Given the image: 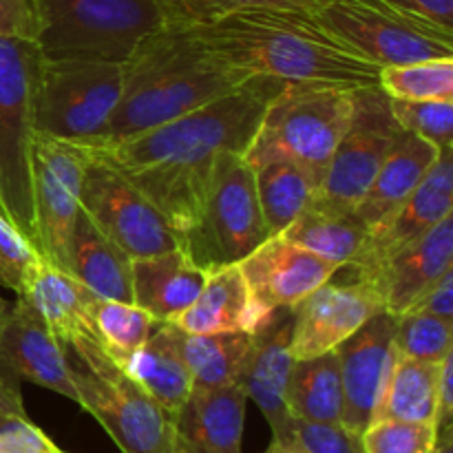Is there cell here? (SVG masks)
I'll return each mask as SVG.
<instances>
[{
  "instance_id": "6da1fadb",
  "label": "cell",
  "mask_w": 453,
  "mask_h": 453,
  "mask_svg": "<svg viewBox=\"0 0 453 453\" xmlns=\"http://www.w3.org/2000/svg\"><path fill=\"white\" fill-rule=\"evenodd\" d=\"M286 82L250 75L226 96L96 153L127 175L180 237L197 219L219 155H246L270 102Z\"/></svg>"
},
{
  "instance_id": "7a4b0ae2",
  "label": "cell",
  "mask_w": 453,
  "mask_h": 453,
  "mask_svg": "<svg viewBox=\"0 0 453 453\" xmlns=\"http://www.w3.org/2000/svg\"><path fill=\"white\" fill-rule=\"evenodd\" d=\"M188 29L212 56L243 75L349 91L379 84V66L352 51L310 12L255 9Z\"/></svg>"
},
{
  "instance_id": "3957f363",
  "label": "cell",
  "mask_w": 453,
  "mask_h": 453,
  "mask_svg": "<svg viewBox=\"0 0 453 453\" xmlns=\"http://www.w3.org/2000/svg\"><path fill=\"white\" fill-rule=\"evenodd\" d=\"M248 78L212 56L188 27H159L124 60L122 96L102 144L171 122L242 87Z\"/></svg>"
},
{
  "instance_id": "277c9868",
  "label": "cell",
  "mask_w": 453,
  "mask_h": 453,
  "mask_svg": "<svg viewBox=\"0 0 453 453\" xmlns=\"http://www.w3.org/2000/svg\"><path fill=\"white\" fill-rule=\"evenodd\" d=\"M78 405L106 429L122 453H175L173 416L106 352L100 334L65 345Z\"/></svg>"
},
{
  "instance_id": "5b68a950",
  "label": "cell",
  "mask_w": 453,
  "mask_h": 453,
  "mask_svg": "<svg viewBox=\"0 0 453 453\" xmlns=\"http://www.w3.org/2000/svg\"><path fill=\"white\" fill-rule=\"evenodd\" d=\"M38 42L0 35V212L38 250L31 186V146L35 137Z\"/></svg>"
},
{
  "instance_id": "8992f818",
  "label": "cell",
  "mask_w": 453,
  "mask_h": 453,
  "mask_svg": "<svg viewBox=\"0 0 453 453\" xmlns=\"http://www.w3.org/2000/svg\"><path fill=\"white\" fill-rule=\"evenodd\" d=\"M38 42L49 60L124 62L164 27L159 0H38Z\"/></svg>"
},
{
  "instance_id": "52a82bcc",
  "label": "cell",
  "mask_w": 453,
  "mask_h": 453,
  "mask_svg": "<svg viewBox=\"0 0 453 453\" xmlns=\"http://www.w3.org/2000/svg\"><path fill=\"white\" fill-rule=\"evenodd\" d=\"M352 115V91L326 84H286L268 104L246 150V162L279 155L326 177L330 159Z\"/></svg>"
},
{
  "instance_id": "ba28073f",
  "label": "cell",
  "mask_w": 453,
  "mask_h": 453,
  "mask_svg": "<svg viewBox=\"0 0 453 453\" xmlns=\"http://www.w3.org/2000/svg\"><path fill=\"white\" fill-rule=\"evenodd\" d=\"M270 239L255 175L239 153H224L212 168L197 219L180 234V248L206 274L237 265Z\"/></svg>"
},
{
  "instance_id": "9c48e42d",
  "label": "cell",
  "mask_w": 453,
  "mask_h": 453,
  "mask_svg": "<svg viewBox=\"0 0 453 453\" xmlns=\"http://www.w3.org/2000/svg\"><path fill=\"white\" fill-rule=\"evenodd\" d=\"M124 87V62L40 60L35 133L96 149L109 135Z\"/></svg>"
},
{
  "instance_id": "30bf717a",
  "label": "cell",
  "mask_w": 453,
  "mask_h": 453,
  "mask_svg": "<svg viewBox=\"0 0 453 453\" xmlns=\"http://www.w3.org/2000/svg\"><path fill=\"white\" fill-rule=\"evenodd\" d=\"M314 16L379 69L423 60H453V31L405 16L380 0H332Z\"/></svg>"
},
{
  "instance_id": "8fae6325",
  "label": "cell",
  "mask_w": 453,
  "mask_h": 453,
  "mask_svg": "<svg viewBox=\"0 0 453 453\" xmlns=\"http://www.w3.org/2000/svg\"><path fill=\"white\" fill-rule=\"evenodd\" d=\"M403 133L380 84L352 88L349 124L332 155L312 206L339 215L352 212Z\"/></svg>"
},
{
  "instance_id": "7c38bea8",
  "label": "cell",
  "mask_w": 453,
  "mask_h": 453,
  "mask_svg": "<svg viewBox=\"0 0 453 453\" xmlns=\"http://www.w3.org/2000/svg\"><path fill=\"white\" fill-rule=\"evenodd\" d=\"M80 211L131 259L180 248V237L166 217L96 150L84 171Z\"/></svg>"
},
{
  "instance_id": "4fadbf2b",
  "label": "cell",
  "mask_w": 453,
  "mask_h": 453,
  "mask_svg": "<svg viewBox=\"0 0 453 453\" xmlns=\"http://www.w3.org/2000/svg\"><path fill=\"white\" fill-rule=\"evenodd\" d=\"M93 150L75 142L35 133L31 186L38 252L56 268H69V242L80 212V193Z\"/></svg>"
},
{
  "instance_id": "5bb4252c",
  "label": "cell",
  "mask_w": 453,
  "mask_h": 453,
  "mask_svg": "<svg viewBox=\"0 0 453 453\" xmlns=\"http://www.w3.org/2000/svg\"><path fill=\"white\" fill-rule=\"evenodd\" d=\"M453 215V155L441 150L418 188L367 233L357 259L348 265L352 279L370 281L383 264L418 242L434 226Z\"/></svg>"
},
{
  "instance_id": "9a60e30c",
  "label": "cell",
  "mask_w": 453,
  "mask_h": 453,
  "mask_svg": "<svg viewBox=\"0 0 453 453\" xmlns=\"http://www.w3.org/2000/svg\"><path fill=\"white\" fill-rule=\"evenodd\" d=\"M383 310V296L374 283L361 279L334 283L330 279L292 305V354L295 358H312L334 352L363 323Z\"/></svg>"
},
{
  "instance_id": "2e32d148",
  "label": "cell",
  "mask_w": 453,
  "mask_h": 453,
  "mask_svg": "<svg viewBox=\"0 0 453 453\" xmlns=\"http://www.w3.org/2000/svg\"><path fill=\"white\" fill-rule=\"evenodd\" d=\"M0 374L78 401L66 348L22 296L0 317Z\"/></svg>"
},
{
  "instance_id": "e0dca14e",
  "label": "cell",
  "mask_w": 453,
  "mask_h": 453,
  "mask_svg": "<svg viewBox=\"0 0 453 453\" xmlns=\"http://www.w3.org/2000/svg\"><path fill=\"white\" fill-rule=\"evenodd\" d=\"M396 317L379 312L334 349L343 385L341 423L363 434L376 418L380 396L392 370Z\"/></svg>"
},
{
  "instance_id": "ac0fdd59",
  "label": "cell",
  "mask_w": 453,
  "mask_h": 453,
  "mask_svg": "<svg viewBox=\"0 0 453 453\" xmlns=\"http://www.w3.org/2000/svg\"><path fill=\"white\" fill-rule=\"evenodd\" d=\"M292 308H277L265 314L250 332V343L237 376V385L248 401L257 403L264 411L273 438L279 436L292 418L286 398L288 380L296 361L292 354Z\"/></svg>"
},
{
  "instance_id": "d6986e66",
  "label": "cell",
  "mask_w": 453,
  "mask_h": 453,
  "mask_svg": "<svg viewBox=\"0 0 453 453\" xmlns=\"http://www.w3.org/2000/svg\"><path fill=\"white\" fill-rule=\"evenodd\" d=\"M239 268L252 301L264 314L292 308L339 273L332 261L288 242L281 234L265 239Z\"/></svg>"
},
{
  "instance_id": "ffe728a7",
  "label": "cell",
  "mask_w": 453,
  "mask_h": 453,
  "mask_svg": "<svg viewBox=\"0 0 453 453\" xmlns=\"http://www.w3.org/2000/svg\"><path fill=\"white\" fill-rule=\"evenodd\" d=\"M248 396L239 385L193 388L175 414V453H242Z\"/></svg>"
},
{
  "instance_id": "44dd1931",
  "label": "cell",
  "mask_w": 453,
  "mask_h": 453,
  "mask_svg": "<svg viewBox=\"0 0 453 453\" xmlns=\"http://www.w3.org/2000/svg\"><path fill=\"white\" fill-rule=\"evenodd\" d=\"M449 268H453V215L380 265L370 283L383 296L385 312L401 317Z\"/></svg>"
},
{
  "instance_id": "7402d4cb",
  "label": "cell",
  "mask_w": 453,
  "mask_h": 453,
  "mask_svg": "<svg viewBox=\"0 0 453 453\" xmlns=\"http://www.w3.org/2000/svg\"><path fill=\"white\" fill-rule=\"evenodd\" d=\"M208 274L181 248L131 261L133 303L155 321L173 323L193 305Z\"/></svg>"
},
{
  "instance_id": "603a6c76",
  "label": "cell",
  "mask_w": 453,
  "mask_h": 453,
  "mask_svg": "<svg viewBox=\"0 0 453 453\" xmlns=\"http://www.w3.org/2000/svg\"><path fill=\"white\" fill-rule=\"evenodd\" d=\"M265 314L252 301L242 268L226 265L208 274L202 292L175 319L186 334H221V332H252Z\"/></svg>"
},
{
  "instance_id": "cb8c5ba5",
  "label": "cell",
  "mask_w": 453,
  "mask_h": 453,
  "mask_svg": "<svg viewBox=\"0 0 453 453\" xmlns=\"http://www.w3.org/2000/svg\"><path fill=\"white\" fill-rule=\"evenodd\" d=\"M438 155H441V150L425 142L423 137L411 135L407 131L403 133L398 144L394 146L389 157L385 159L380 171L367 186L365 195L354 206V217L367 230L374 228L379 221L392 215L418 188V184L425 180Z\"/></svg>"
},
{
  "instance_id": "d4e9b609",
  "label": "cell",
  "mask_w": 453,
  "mask_h": 453,
  "mask_svg": "<svg viewBox=\"0 0 453 453\" xmlns=\"http://www.w3.org/2000/svg\"><path fill=\"white\" fill-rule=\"evenodd\" d=\"M18 296H22L42 317L62 345H69L78 336L97 332L91 317V303L96 295L88 292L78 279L51 265L42 257L31 268L25 290Z\"/></svg>"
},
{
  "instance_id": "484cf974",
  "label": "cell",
  "mask_w": 453,
  "mask_h": 453,
  "mask_svg": "<svg viewBox=\"0 0 453 453\" xmlns=\"http://www.w3.org/2000/svg\"><path fill=\"white\" fill-rule=\"evenodd\" d=\"M131 261L82 211L78 212L69 242L66 273L71 277L78 279L97 299L133 303Z\"/></svg>"
},
{
  "instance_id": "4316f807",
  "label": "cell",
  "mask_w": 453,
  "mask_h": 453,
  "mask_svg": "<svg viewBox=\"0 0 453 453\" xmlns=\"http://www.w3.org/2000/svg\"><path fill=\"white\" fill-rule=\"evenodd\" d=\"M119 365L173 418L193 392V376L180 352V327L175 323H157L149 341Z\"/></svg>"
},
{
  "instance_id": "83f0119b",
  "label": "cell",
  "mask_w": 453,
  "mask_h": 453,
  "mask_svg": "<svg viewBox=\"0 0 453 453\" xmlns=\"http://www.w3.org/2000/svg\"><path fill=\"white\" fill-rule=\"evenodd\" d=\"M257 197L270 237L281 234L317 199L319 181L296 162L279 155L252 159Z\"/></svg>"
},
{
  "instance_id": "f1b7e54d",
  "label": "cell",
  "mask_w": 453,
  "mask_h": 453,
  "mask_svg": "<svg viewBox=\"0 0 453 453\" xmlns=\"http://www.w3.org/2000/svg\"><path fill=\"white\" fill-rule=\"evenodd\" d=\"M441 361H420L396 352L374 420H411L436 425Z\"/></svg>"
},
{
  "instance_id": "f546056e",
  "label": "cell",
  "mask_w": 453,
  "mask_h": 453,
  "mask_svg": "<svg viewBox=\"0 0 453 453\" xmlns=\"http://www.w3.org/2000/svg\"><path fill=\"white\" fill-rule=\"evenodd\" d=\"M288 410L295 418L336 423L343 416V385H341L336 352L312 358H296L288 380Z\"/></svg>"
},
{
  "instance_id": "4dcf8cb0",
  "label": "cell",
  "mask_w": 453,
  "mask_h": 453,
  "mask_svg": "<svg viewBox=\"0 0 453 453\" xmlns=\"http://www.w3.org/2000/svg\"><path fill=\"white\" fill-rule=\"evenodd\" d=\"M367 233L370 230L354 217V212L339 215V212L308 206L283 230L281 237L343 270L357 259Z\"/></svg>"
},
{
  "instance_id": "1f68e13d",
  "label": "cell",
  "mask_w": 453,
  "mask_h": 453,
  "mask_svg": "<svg viewBox=\"0 0 453 453\" xmlns=\"http://www.w3.org/2000/svg\"><path fill=\"white\" fill-rule=\"evenodd\" d=\"M250 332L186 334L180 330V352L193 376V388L211 389L237 385Z\"/></svg>"
},
{
  "instance_id": "d6a6232c",
  "label": "cell",
  "mask_w": 453,
  "mask_h": 453,
  "mask_svg": "<svg viewBox=\"0 0 453 453\" xmlns=\"http://www.w3.org/2000/svg\"><path fill=\"white\" fill-rule=\"evenodd\" d=\"M91 317L106 352L118 363H124L131 354H135L159 323L135 303L97 299V296L91 303Z\"/></svg>"
},
{
  "instance_id": "836d02e7",
  "label": "cell",
  "mask_w": 453,
  "mask_h": 453,
  "mask_svg": "<svg viewBox=\"0 0 453 453\" xmlns=\"http://www.w3.org/2000/svg\"><path fill=\"white\" fill-rule=\"evenodd\" d=\"M379 84L394 100H453V60L380 66Z\"/></svg>"
},
{
  "instance_id": "e575fe53",
  "label": "cell",
  "mask_w": 453,
  "mask_h": 453,
  "mask_svg": "<svg viewBox=\"0 0 453 453\" xmlns=\"http://www.w3.org/2000/svg\"><path fill=\"white\" fill-rule=\"evenodd\" d=\"M332 0H159L164 25L193 27L255 9H295L317 13Z\"/></svg>"
},
{
  "instance_id": "d590c367",
  "label": "cell",
  "mask_w": 453,
  "mask_h": 453,
  "mask_svg": "<svg viewBox=\"0 0 453 453\" xmlns=\"http://www.w3.org/2000/svg\"><path fill=\"white\" fill-rule=\"evenodd\" d=\"M453 321L427 312H405L396 317L394 348L401 357L420 361H442L451 349Z\"/></svg>"
},
{
  "instance_id": "8d00e7d4",
  "label": "cell",
  "mask_w": 453,
  "mask_h": 453,
  "mask_svg": "<svg viewBox=\"0 0 453 453\" xmlns=\"http://www.w3.org/2000/svg\"><path fill=\"white\" fill-rule=\"evenodd\" d=\"M273 441L296 453H365L363 434L354 432L341 420L317 423L292 416L288 427Z\"/></svg>"
},
{
  "instance_id": "74e56055",
  "label": "cell",
  "mask_w": 453,
  "mask_h": 453,
  "mask_svg": "<svg viewBox=\"0 0 453 453\" xmlns=\"http://www.w3.org/2000/svg\"><path fill=\"white\" fill-rule=\"evenodd\" d=\"M392 111L403 131L423 137L438 150L451 149L453 100H394Z\"/></svg>"
},
{
  "instance_id": "f35d334b",
  "label": "cell",
  "mask_w": 453,
  "mask_h": 453,
  "mask_svg": "<svg viewBox=\"0 0 453 453\" xmlns=\"http://www.w3.org/2000/svg\"><path fill=\"white\" fill-rule=\"evenodd\" d=\"M438 429L432 423L374 420L363 432L365 453H432Z\"/></svg>"
},
{
  "instance_id": "ab89813d",
  "label": "cell",
  "mask_w": 453,
  "mask_h": 453,
  "mask_svg": "<svg viewBox=\"0 0 453 453\" xmlns=\"http://www.w3.org/2000/svg\"><path fill=\"white\" fill-rule=\"evenodd\" d=\"M38 261L40 252L34 243L0 212V283L18 296Z\"/></svg>"
},
{
  "instance_id": "60d3db41",
  "label": "cell",
  "mask_w": 453,
  "mask_h": 453,
  "mask_svg": "<svg viewBox=\"0 0 453 453\" xmlns=\"http://www.w3.org/2000/svg\"><path fill=\"white\" fill-rule=\"evenodd\" d=\"M51 438L35 427L27 414L0 420V453H56Z\"/></svg>"
},
{
  "instance_id": "b9f144b4",
  "label": "cell",
  "mask_w": 453,
  "mask_h": 453,
  "mask_svg": "<svg viewBox=\"0 0 453 453\" xmlns=\"http://www.w3.org/2000/svg\"><path fill=\"white\" fill-rule=\"evenodd\" d=\"M38 31V0H0V35L35 40Z\"/></svg>"
},
{
  "instance_id": "7bdbcfd3",
  "label": "cell",
  "mask_w": 453,
  "mask_h": 453,
  "mask_svg": "<svg viewBox=\"0 0 453 453\" xmlns=\"http://www.w3.org/2000/svg\"><path fill=\"white\" fill-rule=\"evenodd\" d=\"M380 3L405 16L453 31V0H380Z\"/></svg>"
},
{
  "instance_id": "ee69618b",
  "label": "cell",
  "mask_w": 453,
  "mask_h": 453,
  "mask_svg": "<svg viewBox=\"0 0 453 453\" xmlns=\"http://www.w3.org/2000/svg\"><path fill=\"white\" fill-rule=\"evenodd\" d=\"M407 312H427L453 321V268L438 277ZM405 314V312H403Z\"/></svg>"
},
{
  "instance_id": "f6af8a7d",
  "label": "cell",
  "mask_w": 453,
  "mask_h": 453,
  "mask_svg": "<svg viewBox=\"0 0 453 453\" xmlns=\"http://www.w3.org/2000/svg\"><path fill=\"white\" fill-rule=\"evenodd\" d=\"M453 420V352L441 361L438 372V410H436V429L449 427Z\"/></svg>"
},
{
  "instance_id": "bcb514c9",
  "label": "cell",
  "mask_w": 453,
  "mask_h": 453,
  "mask_svg": "<svg viewBox=\"0 0 453 453\" xmlns=\"http://www.w3.org/2000/svg\"><path fill=\"white\" fill-rule=\"evenodd\" d=\"M18 383H20V380H13L9 379V376L0 374V420L7 418V416L25 414V405H22Z\"/></svg>"
},
{
  "instance_id": "7dc6e473",
  "label": "cell",
  "mask_w": 453,
  "mask_h": 453,
  "mask_svg": "<svg viewBox=\"0 0 453 453\" xmlns=\"http://www.w3.org/2000/svg\"><path fill=\"white\" fill-rule=\"evenodd\" d=\"M432 453H453V425L438 429L436 442H434Z\"/></svg>"
},
{
  "instance_id": "c3c4849f",
  "label": "cell",
  "mask_w": 453,
  "mask_h": 453,
  "mask_svg": "<svg viewBox=\"0 0 453 453\" xmlns=\"http://www.w3.org/2000/svg\"><path fill=\"white\" fill-rule=\"evenodd\" d=\"M265 453H296V451H292L290 447H283V445H279V442H273V445L268 447V451Z\"/></svg>"
},
{
  "instance_id": "681fc988",
  "label": "cell",
  "mask_w": 453,
  "mask_h": 453,
  "mask_svg": "<svg viewBox=\"0 0 453 453\" xmlns=\"http://www.w3.org/2000/svg\"><path fill=\"white\" fill-rule=\"evenodd\" d=\"M9 308V303H7V301H3V299H0V317H3V312H4V310H7ZM13 380H16V379H13Z\"/></svg>"
},
{
  "instance_id": "f907efd6",
  "label": "cell",
  "mask_w": 453,
  "mask_h": 453,
  "mask_svg": "<svg viewBox=\"0 0 453 453\" xmlns=\"http://www.w3.org/2000/svg\"><path fill=\"white\" fill-rule=\"evenodd\" d=\"M56 453H65V451H62V449H58V451H56Z\"/></svg>"
}]
</instances>
